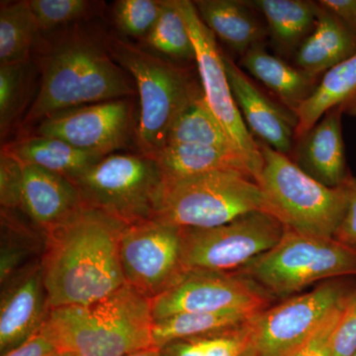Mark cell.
Listing matches in <instances>:
<instances>
[{
    "mask_svg": "<svg viewBox=\"0 0 356 356\" xmlns=\"http://www.w3.org/2000/svg\"><path fill=\"white\" fill-rule=\"evenodd\" d=\"M125 227L86 206L44 234L40 259L50 310L92 303L126 284L119 259Z\"/></svg>",
    "mask_w": 356,
    "mask_h": 356,
    "instance_id": "1",
    "label": "cell"
},
{
    "mask_svg": "<svg viewBox=\"0 0 356 356\" xmlns=\"http://www.w3.org/2000/svg\"><path fill=\"white\" fill-rule=\"evenodd\" d=\"M38 60L41 81L23 119L25 127L63 110L138 95L132 76L115 62L103 37L81 25L58 34Z\"/></svg>",
    "mask_w": 356,
    "mask_h": 356,
    "instance_id": "2",
    "label": "cell"
},
{
    "mask_svg": "<svg viewBox=\"0 0 356 356\" xmlns=\"http://www.w3.org/2000/svg\"><path fill=\"white\" fill-rule=\"evenodd\" d=\"M152 299L125 284L86 305L51 309L41 331L58 351L126 356L154 346Z\"/></svg>",
    "mask_w": 356,
    "mask_h": 356,
    "instance_id": "3",
    "label": "cell"
},
{
    "mask_svg": "<svg viewBox=\"0 0 356 356\" xmlns=\"http://www.w3.org/2000/svg\"><path fill=\"white\" fill-rule=\"evenodd\" d=\"M103 42L136 84L140 99L136 140L140 154L156 159L166 146L175 121L202 88L185 67L144 47L113 35L103 37Z\"/></svg>",
    "mask_w": 356,
    "mask_h": 356,
    "instance_id": "4",
    "label": "cell"
},
{
    "mask_svg": "<svg viewBox=\"0 0 356 356\" xmlns=\"http://www.w3.org/2000/svg\"><path fill=\"white\" fill-rule=\"evenodd\" d=\"M264 158L259 184L266 212L287 229L306 235L334 238L343 222L350 193V179L329 187L304 172L289 156L257 140Z\"/></svg>",
    "mask_w": 356,
    "mask_h": 356,
    "instance_id": "5",
    "label": "cell"
},
{
    "mask_svg": "<svg viewBox=\"0 0 356 356\" xmlns=\"http://www.w3.org/2000/svg\"><path fill=\"white\" fill-rule=\"evenodd\" d=\"M70 181L86 207L125 226L156 219L166 188L158 161L143 154H109Z\"/></svg>",
    "mask_w": 356,
    "mask_h": 356,
    "instance_id": "6",
    "label": "cell"
},
{
    "mask_svg": "<svg viewBox=\"0 0 356 356\" xmlns=\"http://www.w3.org/2000/svg\"><path fill=\"white\" fill-rule=\"evenodd\" d=\"M238 273L273 297L288 296L317 281L356 276V248L286 228L275 247Z\"/></svg>",
    "mask_w": 356,
    "mask_h": 356,
    "instance_id": "7",
    "label": "cell"
},
{
    "mask_svg": "<svg viewBox=\"0 0 356 356\" xmlns=\"http://www.w3.org/2000/svg\"><path fill=\"white\" fill-rule=\"evenodd\" d=\"M255 211L266 212V204L254 178L216 170L166 182L156 219L179 228H214Z\"/></svg>",
    "mask_w": 356,
    "mask_h": 356,
    "instance_id": "8",
    "label": "cell"
},
{
    "mask_svg": "<svg viewBox=\"0 0 356 356\" xmlns=\"http://www.w3.org/2000/svg\"><path fill=\"white\" fill-rule=\"evenodd\" d=\"M286 227L255 211L214 228H181V262L185 269L233 273L280 242Z\"/></svg>",
    "mask_w": 356,
    "mask_h": 356,
    "instance_id": "9",
    "label": "cell"
},
{
    "mask_svg": "<svg viewBox=\"0 0 356 356\" xmlns=\"http://www.w3.org/2000/svg\"><path fill=\"white\" fill-rule=\"evenodd\" d=\"M177 3L195 48V62L204 98L257 182L264 168V158L257 140L245 125L232 93L222 51L218 47L216 37L201 20L193 1L177 0Z\"/></svg>",
    "mask_w": 356,
    "mask_h": 356,
    "instance_id": "10",
    "label": "cell"
},
{
    "mask_svg": "<svg viewBox=\"0 0 356 356\" xmlns=\"http://www.w3.org/2000/svg\"><path fill=\"white\" fill-rule=\"evenodd\" d=\"M355 290L327 282L259 312L250 321L257 356L291 355Z\"/></svg>",
    "mask_w": 356,
    "mask_h": 356,
    "instance_id": "11",
    "label": "cell"
},
{
    "mask_svg": "<svg viewBox=\"0 0 356 356\" xmlns=\"http://www.w3.org/2000/svg\"><path fill=\"white\" fill-rule=\"evenodd\" d=\"M271 298L243 274L186 269L172 287L152 300V312L154 321L181 313L261 312Z\"/></svg>",
    "mask_w": 356,
    "mask_h": 356,
    "instance_id": "12",
    "label": "cell"
},
{
    "mask_svg": "<svg viewBox=\"0 0 356 356\" xmlns=\"http://www.w3.org/2000/svg\"><path fill=\"white\" fill-rule=\"evenodd\" d=\"M126 284L153 300L186 269L181 262V228L159 220L126 226L119 240Z\"/></svg>",
    "mask_w": 356,
    "mask_h": 356,
    "instance_id": "13",
    "label": "cell"
},
{
    "mask_svg": "<svg viewBox=\"0 0 356 356\" xmlns=\"http://www.w3.org/2000/svg\"><path fill=\"white\" fill-rule=\"evenodd\" d=\"M131 98L81 105L47 117L36 135L57 138L72 146L109 156L131 139L133 104Z\"/></svg>",
    "mask_w": 356,
    "mask_h": 356,
    "instance_id": "14",
    "label": "cell"
},
{
    "mask_svg": "<svg viewBox=\"0 0 356 356\" xmlns=\"http://www.w3.org/2000/svg\"><path fill=\"white\" fill-rule=\"evenodd\" d=\"M2 285L0 302V355L40 332L48 317L41 259H35Z\"/></svg>",
    "mask_w": 356,
    "mask_h": 356,
    "instance_id": "15",
    "label": "cell"
},
{
    "mask_svg": "<svg viewBox=\"0 0 356 356\" xmlns=\"http://www.w3.org/2000/svg\"><path fill=\"white\" fill-rule=\"evenodd\" d=\"M232 93L248 130L278 153L289 156L296 140L298 119L287 107L278 104L222 53Z\"/></svg>",
    "mask_w": 356,
    "mask_h": 356,
    "instance_id": "16",
    "label": "cell"
},
{
    "mask_svg": "<svg viewBox=\"0 0 356 356\" xmlns=\"http://www.w3.org/2000/svg\"><path fill=\"white\" fill-rule=\"evenodd\" d=\"M21 210L44 234L64 224L84 205L76 185L39 166L23 165Z\"/></svg>",
    "mask_w": 356,
    "mask_h": 356,
    "instance_id": "17",
    "label": "cell"
},
{
    "mask_svg": "<svg viewBox=\"0 0 356 356\" xmlns=\"http://www.w3.org/2000/svg\"><path fill=\"white\" fill-rule=\"evenodd\" d=\"M341 108L330 110L300 138L296 147V165L329 187L343 185L351 177L346 168Z\"/></svg>",
    "mask_w": 356,
    "mask_h": 356,
    "instance_id": "18",
    "label": "cell"
},
{
    "mask_svg": "<svg viewBox=\"0 0 356 356\" xmlns=\"http://www.w3.org/2000/svg\"><path fill=\"white\" fill-rule=\"evenodd\" d=\"M356 54V33L316 3L315 28L295 53V65L314 77Z\"/></svg>",
    "mask_w": 356,
    "mask_h": 356,
    "instance_id": "19",
    "label": "cell"
},
{
    "mask_svg": "<svg viewBox=\"0 0 356 356\" xmlns=\"http://www.w3.org/2000/svg\"><path fill=\"white\" fill-rule=\"evenodd\" d=\"M194 2L204 24L215 37L243 57L261 46L268 30L250 10V2L236 0H196Z\"/></svg>",
    "mask_w": 356,
    "mask_h": 356,
    "instance_id": "20",
    "label": "cell"
},
{
    "mask_svg": "<svg viewBox=\"0 0 356 356\" xmlns=\"http://www.w3.org/2000/svg\"><path fill=\"white\" fill-rule=\"evenodd\" d=\"M334 108L356 117V54L325 72L310 97L295 111L298 119L296 140Z\"/></svg>",
    "mask_w": 356,
    "mask_h": 356,
    "instance_id": "21",
    "label": "cell"
},
{
    "mask_svg": "<svg viewBox=\"0 0 356 356\" xmlns=\"http://www.w3.org/2000/svg\"><path fill=\"white\" fill-rule=\"evenodd\" d=\"M241 65L255 79L273 91L280 98L283 106L293 112L310 97L318 86L317 77L270 55L261 44L245 53L241 60Z\"/></svg>",
    "mask_w": 356,
    "mask_h": 356,
    "instance_id": "22",
    "label": "cell"
},
{
    "mask_svg": "<svg viewBox=\"0 0 356 356\" xmlns=\"http://www.w3.org/2000/svg\"><path fill=\"white\" fill-rule=\"evenodd\" d=\"M3 151L23 165L39 166L70 180L79 177L104 158L57 138L38 135L17 140L4 147Z\"/></svg>",
    "mask_w": 356,
    "mask_h": 356,
    "instance_id": "23",
    "label": "cell"
},
{
    "mask_svg": "<svg viewBox=\"0 0 356 356\" xmlns=\"http://www.w3.org/2000/svg\"><path fill=\"white\" fill-rule=\"evenodd\" d=\"M156 159L166 182L216 170H236L254 178L240 154L214 147L168 145Z\"/></svg>",
    "mask_w": 356,
    "mask_h": 356,
    "instance_id": "24",
    "label": "cell"
},
{
    "mask_svg": "<svg viewBox=\"0 0 356 356\" xmlns=\"http://www.w3.org/2000/svg\"><path fill=\"white\" fill-rule=\"evenodd\" d=\"M250 4L266 18L268 35L282 53H296L315 28L316 2L254 0Z\"/></svg>",
    "mask_w": 356,
    "mask_h": 356,
    "instance_id": "25",
    "label": "cell"
},
{
    "mask_svg": "<svg viewBox=\"0 0 356 356\" xmlns=\"http://www.w3.org/2000/svg\"><path fill=\"white\" fill-rule=\"evenodd\" d=\"M259 313L245 310L181 313L156 320L152 330L154 346L159 348L177 339L208 336L236 329L248 324Z\"/></svg>",
    "mask_w": 356,
    "mask_h": 356,
    "instance_id": "26",
    "label": "cell"
},
{
    "mask_svg": "<svg viewBox=\"0 0 356 356\" xmlns=\"http://www.w3.org/2000/svg\"><path fill=\"white\" fill-rule=\"evenodd\" d=\"M38 21L29 1L2 3L0 8V65L29 62L38 44Z\"/></svg>",
    "mask_w": 356,
    "mask_h": 356,
    "instance_id": "27",
    "label": "cell"
},
{
    "mask_svg": "<svg viewBox=\"0 0 356 356\" xmlns=\"http://www.w3.org/2000/svg\"><path fill=\"white\" fill-rule=\"evenodd\" d=\"M181 144L214 147L240 154L233 140L211 111L204 98L203 91L179 115L168 135L166 146Z\"/></svg>",
    "mask_w": 356,
    "mask_h": 356,
    "instance_id": "28",
    "label": "cell"
},
{
    "mask_svg": "<svg viewBox=\"0 0 356 356\" xmlns=\"http://www.w3.org/2000/svg\"><path fill=\"white\" fill-rule=\"evenodd\" d=\"M142 47L172 62L196 60L195 48L177 0H163L161 14Z\"/></svg>",
    "mask_w": 356,
    "mask_h": 356,
    "instance_id": "29",
    "label": "cell"
},
{
    "mask_svg": "<svg viewBox=\"0 0 356 356\" xmlns=\"http://www.w3.org/2000/svg\"><path fill=\"white\" fill-rule=\"evenodd\" d=\"M250 321L229 331L170 341L159 350L163 356H257Z\"/></svg>",
    "mask_w": 356,
    "mask_h": 356,
    "instance_id": "30",
    "label": "cell"
},
{
    "mask_svg": "<svg viewBox=\"0 0 356 356\" xmlns=\"http://www.w3.org/2000/svg\"><path fill=\"white\" fill-rule=\"evenodd\" d=\"M29 62L0 65V133L10 132L27 102L30 77Z\"/></svg>",
    "mask_w": 356,
    "mask_h": 356,
    "instance_id": "31",
    "label": "cell"
},
{
    "mask_svg": "<svg viewBox=\"0 0 356 356\" xmlns=\"http://www.w3.org/2000/svg\"><path fill=\"white\" fill-rule=\"evenodd\" d=\"M13 212H1V259H0V281L6 282L14 274L33 261H28L37 243L38 238L24 225L16 221ZM35 261V259H34Z\"/></svg>",
    "mask_w": 356,
    "mask_h": 356,
    "instance_id": "32",
    "label": "cell"
},
{
    "mask_svg": "<svg viewBox=\"0 0 356 356\" xmlns=\"http://www.w3.org/2000/svg\"><path fill=\"white\" fill-rule=\"evenodd\" d=\"M161 0H119L114 3L113 20L121 34L145 39L161 14Z\"/></svg>",
    "mask_w": 356,
    "mask_h": 356,
    "instance_id": "33",
    "label": "cell"
},
{
    "mask_svg": "<svg viewBox=\"0 0 356 356\" xmlns=\"http://www.w3.org/2000/svg\"><path fill=\"white\" fill-rule=\"evenodd\" d=\"M41 31L76 24L90 13L93 2L86 0H30Z\"/></svg>",
    "mask_w": 356,
    "mask_h": 356,
    "instance_id": "34",
    "label": "cell"
},
{
    "mask_svg": "<svg viewBox=\"0 0 356 356\" xmlns=\"http://www.w3.org/2000/svg\"><path fill=\"white\" fill-rule=\"evenodd\" d=\"M23 165L6 152L0 156V202L2 210L22 207Z\"/></svg>",
    "mask_w": 356,
    "mask_h": 356,
    "instance_id": "35",
    "label": "cell"
},
{
    "mask_svg": "<svg viewBox=\"0 0 356 356\" xmlns=\"http://www.w3.org/2000/svg\"><path fill=\"white\" fill-rule=\"evenodd\" d=\"M348 300L320 325L305 343H302L289 356H332L334 332Z\"/></svg>",
    "mask_w": 356,
    "mask_h": 356,
    "instance_id": "36",
    "label": "cell"
},
{
    "mask_svg": "<svg viewBox=\"0 0 356 356\" xmlns=\"http://www.w3.org/2000/svg\"><path fill=\"white\" fill-rule=\"evenodd\" d=\"M356 353V290L350 295L337 324L332 356H353Z\"/></svg>",
    "mask_w": 356,
    "mask_h": 356,
    "instance_id": "37",
    "label": "cell"
},
{
    "mask_svg": "<svg viewBox=\"0 0 356 356\" xmlns=\"http://www.w3.org/2000/svg\"><path fill=\"white\" fill-rule=\"evenodd\" d=\"M334 238L344 245L356 248V178L351 177L350 200L343 222L337 229Z\"/></svg>",
    "mask_w": 356,
    "mask_h": 356,
    "instance_id": "38",
    "label": "cell"
},
{
    "mask_svg": "<svg viewBox=\"0 0 356 356\" xmlns=\"http://www.w3.org/2000/svg\"><path fill=\"white\" fill-rule=\"evenodd\" d=\"M58 351L53 341L40 330L25 343L2 356H51Z\"/></svg>",
    "mask_w": 356,
    "mask_h": 356,
    "instance_id": "39",
    "label": "cell"
},
{
    "mask_svg": "<svg viewBox=\"0 0 356 356\" xmlns=\"http://www.w3.org/2000/svg\"><path fill=\"white\" fill-rule=\"evenodd\" d=\"M318 3L356 33V0H321Z\"/></svg>",
    "mask_w": 356,
    "mask_h": 356,
    "instance_id": "40",
    "label": "cell"
},
{
    "mask_svg": "<svg viewBox=\"0 0 356 356\" xmlns=\"http://www.w3.org/2000/svg\"><path fill=\"white\" fill-rule=\"evenodd\" d=\"M126 356H163L161 350L156 346H149V348H143V350H136L134 353H129Z\"/></svg>",
    "mask_w": 356,
    "mask_h": 356,
    "instance_id": "41",
    "label": "cell"
},
{
    "mask_svg": "<svg viewBox=\"0 0 356 356\" xmlns=\"http://www.w3.org/2000/svg\"><path fill=\"white\" fill-rule=\"evenodd\" d=\"M51 356H76V355H72V353H65V351H58V353H56L55 355H53Z\"/></svg>",
    "mask_w": 356,
    "mask_h": 356,
    "instance_id": "42",
    "label": "cell"
},
{
    "mask_svg": "<svg viewBox=\"0 0 356 356\" xmlns=\"http://www.w3.org/2000/svg\"><path fill=\"white\" fill-rule=\"evenodd\" d=\"M353 356H356V353H355V355H353Z\"/></svg>",
    "mask_w": 356,
    "mask_h": 356,
    "instance_id": "43",
    "label": "cell"
}]
</instances>
